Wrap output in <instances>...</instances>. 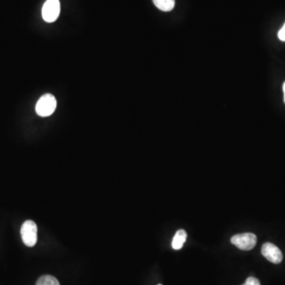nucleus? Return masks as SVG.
Wrapping results in <instances>:
<instances>
[{
	"label": "nucleus",
	"mask_w": 285,
	"mask_h": 285,
	"mask_svg": "<svg viewBox=\"0 0 285 285\" xmlns=\"http://www.w3.org/2000/svg\"><path fill=\"white\" fill-rule=\"evenodd\" d=\"M21 236L25 245L33 247L37 241V226L33 221L24 222L21 228Z\"/></svg>",
	"instance_id": "nucleus-2"
},
{
	"label": "nucleus",
	"mask_w": 285,
	"mask_h": 285,
	"mask_svg": "<svg viewBox=\"0 0 285 285\" xmlns=\"http://www.w3.org/2000/svg\"><path fill=\"white\" fill-rule=\"evenodd\" d=\"M242 285H261V283H260V281L257 278L250 276V277H248L245 283H243Z\"/></svg>",
	"instance_id": "nucleus-9"
},
{
	"label": "nucleus",
	"mask_w": 285,
	"mask_h": 285,
	"mask_svg": "<svg viewBox=\"0 0 285 285\" xmlns=\"http://www.w3.org/2000/svg\"><path fill=\"white\" fill-rule=\"evenodd\" d=\"M278 37L282 41H285V23L283 24V27L280 29L278 32Z\"/></svg>",
	"instance_id": "nucleus-10"
},
{
	"label": "nucleus",
	"mask_w": 285,
	"mask_h": 285,
	"mask_svg": "<svg viewBox=\"0 0 285 285\" xmlns=\"http://www.w3.org/2000/svg\"><path fill=\"white\" fill-rule=\"evenodd\" d=\"M283 100H284V103H285V82L283 85Z\"/></svg>",
	"instance_id": "nucleus-11"
},
{
	"label": "nucleus",
	"mask_w": 285,
	"mask_h": 285,
	"mask_svg": "<svg viewBox=\"0 0 285 285\" xmlns=\"http://www.w3.org/2000/svg\"><path fill=\"white\" fill-rule=\"evenodd\" d=\"M56 105V98L53 95L47 94L38 100L36 105V112L40 117H49L55 112Z\"/></svg>",
	"instance_id": "nucleus-1"
},
{
	"label": "nucleus",
	"mask_w": 285,
	"mask_h": 285,
	"mask_svg": "<svg viewBox=\"0 0 285 285\" xmlns=\"http://www.w3.org/2000/svg\"><path fill=\"white\" fill-rule=\"evenodd\" d=\"M60 4L59 0H47L43 6L42 17L47 23H53L60 15Z\"/></svg>",
	"instance_id": "nucleus-4"
},
{
	"label": "nucleus",
	"mask_w": 285,
	"mask_h": 285,
	"mask_svg": "<svg viewBox=\"0 0 285 285\" xmlns=\"http://www.w3.org/2000/svg\"><path fill=\"white\" fill-rule=\"evenodd\" d=\"M36 285H60V282L54 276L45 275L37 280Z\"/></svg>",
	"instance_id": "nucleus-8"
},
{
	"label": "nucleus",
	"mask_w": 285,
	"mask_h": 285,
	"mask_svg": "<svg viewBox=\"0 0 285 285\" xmlns=\"http://www.w3.org/2000/svg\"><path fill=\"white\" fill-rule=\"evenodd\" d=\"M261 254L268 261L274 264H280L283 260L281 250L271 243H265L261 247Z\"/></svg>",
	"instance_id": "nucleus-5"
},
{
	"label": "nucleus",
	"mask_w": 285,
	"mask_h": 285,
	"mask_svg": "<svg viewBox=\"0 0 285 285\" xmlns=\"http://www.w3.org/2000/svg\"><path fill=\"white\" fill-rule=\"evenodd\" d=\"M155 5L162 11L168 12L173 9L175 0H153Z\"/></svg>",
	"instance_id": "nucleus-7"
},
{
	"label": "nucleus",
	"mask_w": 285,
	"mask_h": 285,
	"mask_svg": "<svg viewBox=\"0 0 285 285\" xmlns=\"http://www.w3.org/2000/svg\"><path fill=\"white\" fill-rule=\"evenodd\" d=\"M187 238V233L184 230H179L175 234L172 241V247L173 250H180L183 247L184 243H186Z\"/></svg>",
	"instance_id": "nucleus-6"
},
{
	"label": "nucleus",
	"mask_w": 285,
	"mask_h": 285,
	"mask_svg": "<svg viewBox=\"0 0 285 285\" xmlns=\"http://www.w3.org/2000/svg\"><path fill=\"white\" fill-rule=\"evenodd\" d=\"M231 242L240 250H250L257 244V236L253 233H243L233 236Z\"/></svg>",
	"instance_id": "nucleus-3"
},
{
	"label": "nucleus",
	"mask_w": 285,
	"mask_h": 285,
	"mask_svg": "<svg viewBox=\"0 0 285 285\" xmlns=\"http://www.w3.org/2000/svg\"><path fill=\"white\" fill-rule=\"evenodd\" d=\"M158 285H162V284H158Z\"/></svg>",
	"instance_id": "nucleus-12"
}]
</instances>
